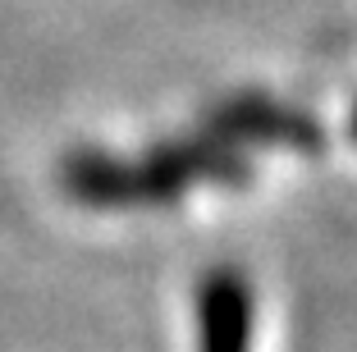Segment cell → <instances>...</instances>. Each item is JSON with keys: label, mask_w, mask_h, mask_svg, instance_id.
I'll use <instances>...</instances> for the list:
<instances>
[{"label": "cell", "mask_w": 357, "mask_h": 352, "mask_svg": "<svg viewBox=\"0 0 357 352\" xmlns=\"http://www.w3.org/2000/svg\"><path fill=\"white\" fill-rule=\"evenodd\" d=\"M252 298L234 275H215L202 289V348L206 352H248Z\"/></svg>", "instance_id": "cell-1"}, {"label": "cell", "mask_w": 357, "mask_h": 352, "mask_svg": "<svg viewBox=\"0 0 357 352\" xmlns=\"http://www.w3.org/2000/svg\"><path fill=\"white\" fill-rule=\"evenodd\" d=\"M353 137H357V110H353Z\"/></svg>", "instance_id": "cell-2"}]
</instances>
